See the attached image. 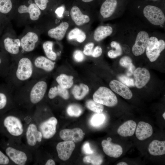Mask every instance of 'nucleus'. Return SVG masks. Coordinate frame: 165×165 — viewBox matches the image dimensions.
<instances>
[{
  "label": "nucleus",
  "instance_id": "44",
  "mask_svg": "<svg viewBox=\"0 0 165 165\" xmlns=\"http://www.w3.org/2000/svg\"><path fill=\"white\" fill-rule=\"evenodd\" d=\"M7 103V99L6 95L3 93H0V109L4 108Z\"/></svg>",
  "mask_w": 165,
  "mask_h": 165
},
{
  "label": "nucleus",
  "instance_id": "34",
  "mask_svg": "<svg viewBox=\"0 0 165 165\" xmlns=\"http://www.w3.org/2000/svg\"><path fill=\"white\" fill-rule=\"evenodd\" d=\"M90 155L84 157L83 159L85 163H90L92 165H100L103 162L102 157L98 154H90Z\"/></svg>",
  "mask_w": 165,
  "mask_h": 165
},
{
  "label": "nucleus",
  "instance_id": "2",
  "mask_svg": "<svg viewBox=\"0 0 165 165\" xmlns=\"http://www.w3.org/2000/svg\"><path fill=\"white\" fill-rule=\"evenodd\" d=\"M165 48V42L163 40H158L156 37L151 36L149 38L146 49V56L151 62H154L157 59Z\"/></svg>",
  "mask_w": 165,
  "mask_h": 165
},
{
  "label": "nucleus",
  "instance_id": "36",
  "mask_svg": "<svg viewBox=\"0 0 165 165\" xmlns=\"http://www.w3.org/2000/svg\"><path fill=\"white\" fill-rule=\"evenodd\" d=\"M105 119L104 115L101 113L94 114L92 116L90 122L91 125L94 127L98 126L101 124Z\"/></svg>",
  "mask_w": 165,
  "mask_h": 165
},
{
  "label": "nucleus",
  "instance_id": "1",
  "mask_svg": "<svg viewBox=\"0 0 165 165\" xmlns=\"http://www.w3.org/2000/svg\"><path fill=\"white\" fill-rule=\"evenodd\" d=\"M93 99L96 102L110 107L114 106L118 103L115 94L109 88L104 86L100 87L95 92Z\"/></svg>",
  "mask_w": 165,
  "mask_h": 165
},
{
  "label": "nucleus",
  "instance_id": "24",
  "mask_svg": "<svg viewBox=\"0 0 165 165\" xmlns=\"http://www.w3.org/2000/svg\"><path fill=\"white\" fill-rule=\"evenodd\" d=\"M113 29L109 26H100L95 30L94 38L96 41H100L112 33Z\"/></svg>",
  "mask_w": 165,
  "mask_h": 165
},
{
  "label": "nucleus",
  "instance_id": "18",
  "mask_svg": "<svg viewBox=\"0 0 165 165\" xmlns=\"http://www.w3.org/2000/svg\"><path fill=\"white\" fill-rule=\"evenodd\" d=\"M69 27V24L65 22H62L57 26L49 30L48 36L51 38L61 40L64 37Z\"/></svg>",
  "mask_w": 165,
  "mask_h": 165
},
{
  "label": "nucleus",
  "instance_id": "12",
  "mask_svg": "<svg viewBox=\"0 0 165 165\" xmlns=\"http://www.w3.org/2000/svg\"><path fill=\"white\" fill-rule=\"evenodd\" d=\"M109 86L112 90L124 99L129 100L133 97L132 93L129 87L119 81L112 80L109 83Z\"/></svg>",
  "mask_w": 165,
  "mask_h": 165
},
{
  "label": "nucleus",
  "instance_id": "31",
  "mask_svg": "<svg viewBox=\"0 0 165 165\" xmlns=\"http://www.w3.org/2000/svg\"><path fill=\"white\" fill-rule=\"evenodd\" d=\"M53 43L51 41H46L43 44L42 47L46 57L54 61L57 58V54L53 50Z\"/></svg>",
  "mask_w": 165,
  "mask_h": 165
},
{
  "label": "nucleus",
  "instance_id": "4",
  "mask_svg": "<svg viewBox=\"0 0 165 165\" xmlns=\"http://www.w3.org/2000/svg\"><path fill=\"white\" fill-rule=\"evenodd\" d=\"M4 127L11 135L18 136L23 133L24 129L20 120L17 117L12 116L6 117L3 121Z\"/></svg>",
  "mask_w": 165,
  "mask_h": 165
},
{
  "label": "nucleus",
  "instance_id": "3",
  "mask_svg": "<svg viewBox=\"0 0 165 165\" xmlns=\"http://www.w3.org/2000/svg\"><path fill=\"white\" fill-rule=\"evenodd\" d=\"M143 14L153 25H161L165 22V15L162 10L157 6L152 5L145 6L143 10Z\"/></svg>",
  "mask_w": 165,
  "mask_h": 165
},
{
  "label": "nucleus",
  "instance_id": "26",
  "mask_svg": "<svg viewBox=\"0 0 165 165\" xmlns=\"http://www.w3.org/2000/svg\"><path fill=\"white\" fill-rule=\"evenodd\" d=\"M35 66L47 72H50L54 68L55 63L49 59L42 56L37 57L34 61Z\"/></svg>",
  "mask_w": 165,
  "mask_h": 165
},
{
  "label": "nucleus",
  "instance_id": "49",
  "mask_svg": "<svg viewBox=\"0 0 165 165\" xmlns=\"http://www.w3.org/2000/svg\"><path fill=\"white\" fill-rule=\"evenodd\" d=\"M117 165H127L128 164L125 162H121L118 163Z\"/></svg>",
  "mask_w": 165,
  "mask_h": 165
},
{
  "label": "nucleus",
  "instance_id": "38",
  "mask_svg": "<svg viewBox=\"0 0 165 165\" xmlns=\"http://www.w3.org/2000/svg\"><path fill=\"white\" fill-rule=\"evenodd\" d=\"M119 63L121 66L127 69L133 65L131 59L128 56L122 57L119 60Z\"/></svg>",
  "mask_w": 165,
  "mask_h": 165
},
{
  "label": "nucleus",
  "instance_id": "40",
  "mask_svg": "<svg viewBox=\"0 0 165 165\" xmlns=\"http://www.w3.org/2000/svg\"><path fill=\"white\" fill-rule=\"evenodd\" d=\"M94 44L92 42L89 43L84 46L83 53L88 56H91Z\"/></svg>",
  "mask_w": 165,
  "mask_h": 165
},
{
  "label": "nucleus",
  "instance_id": "33",
  "mask_svg": "<svg viewBox=\"0 0 165 165\" xmlns=\"http://www.w3.org/2000/svg\"><path fill=\"white\" fill-rule=\"evenodd\" d=\"M67 112L68 115L70 116L78 117L82 114L83 109L79 105L72 104L68 107Z\"/></svg>",
  "mask_w": 165,
  "mask_h": 165
},
{
  "label": "nucleus",
  "instance_id": "52",
  "mask_svg": "<svg viewBox=\"0 0 165 165\" xmlns=\"http://www.w3.org/2000/svg\"><path fill=\"white\" fill-rule=\"evenodd\" d=\"M162 116L164 118V119H165V112H164Z\"/></svg>",
  "mask_w": 165,
  "mask_h": 165
},
{
  "label": "nucleus",
  "instance_id": "25",
  "mask_svg": "<svg viewBox=\"0 0 165 165\" xmlns=\"http://www.w3.org/2000/svg\"><path fill=\"white\" fill-rule=\"evenodd\" d=\"M4 43L5 49L9 53L16 54L19 52L21 44L19 39H13L7 37L4 39Z\"/></svg>",
  "mask_w": 165,
  "mask_h": 165
},
{
  "label": "nucleus",
  "instance_id": "50",
  "mask_svg": "<svg viewBox=\"0 0 165 165\" xmlns=\"http://www.w3.org/2000/svg\"><path fill=\"white\" fill-rule=\"evenodd\" d=\"M82 1L84 2H91L93 0H82Z\"/></svg>",
  "mask_w": 165,
  "mask_h": 165
},
{
  "label": "nucleus",
  "instance_id": "37",
  "mask_svg": "<svg viewBox=\"0 0 165 165\" xmlns=\"http://www.w3.org/2000/svg\"><path fill=\"white\" fill-rule=\"evenodd\" d=\"M12 4L11 0H0V12L7 13L12 9Z\"/></svg>",
  "mask_w": 165,
  "mask_h": 165
},
{
  "label": "nucleus",
  "instance_id": "29",
  "mask_svg": "<svg viewBox=\"0 0 165 165\" xmlns=\"http://www.w3.org/2000/svg\"><path fill=\"white\" fill-rule=\"evenodd\" d=\"M85 33L78 28H75L69 32L68 38L69 40L75 39L78 42L81 43L86 39Z\"/></svg>",
  "mask_w": 165,
  "mask_h": 165
},
{
  "label": "nucleus",
  "instance_id": "43",
  "mask_svg": "<svg viewBox=\"0 0 165 165\" xmlns=\"http://www.w3.org/2000/svg\"><path fill=\"white\" fill-rule=\"evenodd\" d=\"M82 151L84 153L87 155H90L94 153V151L91 148L90 143L86 142L83 145Z\"/></svg>",
  "mask_w": 165,
  "mask_h": 165
},
{
  "label": "nucleus",
  "instance_id": "5",
  "mask_svg": "<svg viewBox=\"0 0 165 165\" xmlns=\"http://www.w3.org/2000/svg\"><path fill=\"white\" fill-rule=\"evenodd\" d=\"M33 72V66L31 61L24 57L19 61L16 72V76L20 80L24 81L29 79Z\"/></svg>",
  "mask_w": 165,
  "mask_h": 165
},
{
  "label": "nucleus",
  "instance_id": "45",
  "mask_svg": "<svg viewBox=\"0 0 165 165\" xmlns=\"http://www.w3.org/2000/svg\"><path fill=\"white\" fill-rule=\"evenodd\" d=\"M102 53L101 48L99 46H97L93 50L91 56L94 57H97L101 55Z\"/></svg>",
  "mask_w": 165,
  "mask_h": 165
},
{
  "label": "nucleus",
  "instance_id": "23",
  "mask_svg": "<svg viewBox=\"0 0 165 165\" xmlns=\"http://www.w3.org/2000/svg\"><path fill=\"white\" fill-rule=\"evenodd\" d=\"M148 150L150 154L154 156H159L165 154V141L157 140L152 141L150 144Z\"/></svg>",
  "mask_w": 165,
  "mask_h": 165
},
{
  "label": "nucleus",
  "instance_id": "10",
  "mask_svg": "<svg viewBox=\"0 0 165 165\" xmlns=\"http://www.w3.org/2000/svg\"><path fill=\"white\" fill-rule=\"evenodd\" d=\"M47 88L46 82L43 81L36 83L32 88L30 93V100L34 104L38 103L43 98Z\"/></svg>",
  "mask_w": 165,
  "mask_h": 165
},
{
  "label": "nucleus",
  "instance_id": "42",
  "mask_svg": "<svg viewBox=\"0 0 165 165\" xmlns=\"http://www.w3.org/2000/svg\"><path fill=\"white\" fill-rule=\"evenodd\" d=\"M35 4L42 10L45 9L46 7L48 0H35Z\"/></svg>",
  "mask_w": 165,
  "mask_h": 165
},
{
  "label": "nucleus",
  "instance_id": "17",
  "mask_svg": "<svg viewBox=\"0 0 165 165\" xmlns=\"http://www.w3.org/2000/svg\"><path fill=\"white\" fill-rule=\"evenodd\" d=\"M135 132L137 138L140 140H144L150 137L152 134L153 129L149 124L140 121L138 124Z\"/></svg>",
  "mask_w": 165,
  "mask_h": 165
},
{
  "label": "nucleus",
  "instance_id": "39",
  "mask_svg": "<svg viewBox=\"0 0 165 165\" xmlns=\"http://www.w3.org/2000/svg\"><path fill=\"white\" fill-rule=\"evenodd\" d=\"M119 79L122 83L127 86H135L134 82V79L124 75L119 76Z\"/></svg>",
  "mask_w": 165,
  "mask_h": 165
},
{
  "label": "nucleus",
  "instance_id": "8",
  "mask_svg": "<svg viewBox=\"0 0 165 165\" xmlns=\"http://www.w3.org/2000/svg\"><path fill=\"white\" fill-rule=\"evenodd\" d=\"M84 134L82 130L79 128L63 129L59 133L60 138L64 141H72L74 143L81 141L83 138Z\"/></svg>",
  "mask_w": 165,
  "mask_h": 165
},
{
  "label": "nucleus",
  "instance_id": "15",
  "mask_svg": "<svg viewBox=\"0 0 165 165\" xmlns=\"http://www.w3.org/2000/svg\"><path fill=\"white\" fill-rule=\"evenodd\" d=\"M6 153L9 158L17 165H25L27 160V156L24 152L13 148L9 147L6 148Z\"/></svg>",
  "mask_w": 165,
  "mask_h": 165
},
{
  "label": "nucleus",
  "instance_id": "48",
  "mask_svg": "<svg viewBox=\"0 0 165 165\" xmlns=\"http://www.w3.org/2000/svg\"><path fill=\"white\" fill-rule=\"evenodd\" d=\"M45 165H55V161L52 159H50L48 160Z\"/></svg>",
  "mask_w": 165,
  "mask_h": 165
},
{
  "label": "nucleus",
  "instance_id": "13",
  "mask_svg": "<svg viewBox=\"0 0 165 165\" xmlns=\"http://www.w3.org/2000/svg\"><path fill=\"white\" fill-rule=\"evenodd\" d=\"M101 145L104 152L109 156L117 158L122 154L123 148L120 145L117 144L104 140L101 142Z\"/></svg>",
  "mask_w": 165,
  "mask_h": 165
},
{
  "label": "nucleus",
  "instance_id": "32",
  "mask_svg": "<svg viewBox=\"0 0 165 165\" xmlns=\"http://www.w3.org/2000/svg\"><path fill=\"white\" fill-rule=\"evenodd\" d=\"M111 47L115 50H111L108 52V56L111 58L117 57L122 55V49L120 44L116 41H112L110 43Z\"/></svg>",
  "mask_w": 165,
  "mask_h": 165
},
{
  "label": "nucleus",
  "instance_id": "20",
  "mask_svg": "<svg viewBox=\"0 0 165 165\" xmlns=\"http://www.w3.org/2000/svg\"><path fill=\"white\" fill-rule=\"evenodd\" d=\"M70 14L72 19L78 26L88 23L90 20L89 17L83 14L79 9L76 6H74L72 8Z\"/></svg>",
  "mask_w": 165,
  "mask_h": 165
},
{
  "label": "nucleus",
  "instance_id": "11",
  "mask_svg": "<svg viewBox=\"0 0 165 165\" xmlns=\"http://www.w3.org/2000/svg\"><path fill=\"white\" fill-rule=\"evenodd\" d=\"M133 75L135 79V86L139 89L145 86L150 78L149 72L145 68H137L134 70Z\"/></svg>",
  "mask_w": 165,
  "mask_h": 165
},
{
  "label": "nucleus",
  "instance_id": "54",
  "mask_svg": "<svg viewBox=\"0 0 165 165\" xmlns=\"http://www.w3.org/2000/svg\"><path fill=\"white\" fill-rule=\"evenodd\" d=\"M154 0V1H156V0Z\"/></svg>",
  "mask_w": 165,
  "mask_h": 165
},
{
  "label": "nucleus",
  "instance_id": "22",
  "mask_svg": "<svg viewBox=\"0 0 165 165\" xmlns=\"http://www.w3.org/2000/svg\"><path fill=\"white\" fill-rule=\"evenodd\" d=\"M117 5V0H106L101 6V14L104 18L109 17L115 12Z\"/></svg>",
  "mask_w": 165,
  "mask_h": 165
},
{
  "label": "nucleus",
  "instance_id": "30",
  "mask_svg": "<svg viewBox=\"0 0 165 165\" xmlns=\"http://www.w3.org/2000/svg\"><path fill=\"white\" fill-rule=\"evenodd\" d=\"M73 77L68 76L65 74H61L57 76L56 80L62 87L65 89L71 88L73 84Z\"/></svg>",
  "mask_w": 165,
  "mask_h": 165
},
{
  "label": "nucleus",
  "instance_id": "9",
  "mask_svg": "<svg viewBox=\"0 0 165 165\" xmlns=\"http://www.w3.org/2000/svg\"><path fill=\"white\" fill-rule=\"evenodd\" d=\"M75 148L74 142L64 141L59 142L56 146L59 158L63 161H66L70 157Z\"/></svg>",
  "mask_w": 165,
  "mask_h": 165
},
{
  "label": "nucleus",
  "instance_id": "46",
  "mask_svg": "<svg viewBox=\"0 0 165 165\" xmlns=\"http://www.w3.org/2000/svg\"><path fill=\"white\" fill-rule=\"evenodd\" d=\"M9 163L8 157L0 150V164L6 165Z\"/></svg>",
  "mask_w": 165,
  "mask_h": 165
},
{
  "label": "nucleus",
  "instance_id": "47",
  "mask_svg": "<svg viewBox=\"0 0 165 165\" xmlns=\"http://www.w3.org/2000/svg\"><path fill=\"white\" fill-rule=\"evenodd\" d=\"M64 11V8L63 6H61L57 8L55 11V13L59 17H61Z\"/></svg>",
  "mask_w": 165,
  "mask_h": 165
},
{
  "label": "nucleus",
  "instance_id": "14",
  "mask_svg": "<svg viewBox=\"0 0 165 165\" xmlns=\"http://www.w3.org/2000/svg\"><path fill=\"white\" fill-rule=\"evenodd\" d=\"M26 137L28 144L30 146H33L37 142H40L42 141V136L40 131L38 130L36 125L31 123L27 129Z\"/></svg>",
  "mask_w": 165,
  "mask_h": 165
},
{
  "label": "nucleus",
  "instance_id": "27",
  "mask_svg": "<svg viewBox=\"0 0 165 165\" xmlns=\"http://www.w3.org/2000/svg\"><path fill=\"white\" fill-rule=\"evenodd\" d=\"M57 96H59L65 100L68 99L69 97V94L67 89L59 85L51 88L48 93V97L51 99L54 98Z\"/></svg>",
  "mask_w": 165,
  "mask_h": 165
},
{
  "label": "nucleus",
  "instance_id": "28",
  "mask_svg": "<svg viewBox=\"0 0 165 165\" xmlns=\"http://www.w3.org/2000/svg\"><path fill=\"white\" fill-rule=\"evenodd\" d=\"M89 91L88 86L83 83L75 86L72 90V94L74 98L78 100H81L87 94Z\"/></svg>",
  "mask_w": 165,
  "mask_h": 165
},
{
  "label": "nucleus",
  "instance_id": "51",
  "mask_svg": "<svg viewBox=\"0 0 165 165\" xmlns=\"http://www.w3.org/2000/svg\"><path fill=\"white\" fill-rule=\"evenodd\" d=\"M112 140V138L110 137H108L107 138V140L108 141H111Z\"/></svg>",
  "mask_w": 165,
  "mask_h": 165
},
{
  "label": "nucleus",
  "instance_id": "19",
  "mask_svg": "<svg viewBox=\"0 0 165 165\" xmlns=\"http://www.w3.org/2000/svg\"><path fill=\"white\" fill-rule=\"evenodd\" d=\"M137 127L135 122L128 120L120 126L117 129V133L123 137L131 136L134 134Z\"/></svg>",
  "mask_w": 165,
  "mask_h": 165
},
{
  "label": "nucleus",
  "instance_id": "21",
  "mask_svg": "<svg viewBox=\"0 0 165 165\" xmlns=\"http://www.w3.org/2000/svg\"><path fill=\"white\" fill-rule=\"evenodd\" d=\"M20 13H28L30 18L32 20H36L39 18L41 12L40 9L35 3L30 4L28 7L24 5L20 6L18 8Z\"/></svg>",
  "mask_w": 165,
  "mask_h": 165
},
{
  "label": "nucleus",
  "instance_id": "35",
  "mask_svg": "<svg viewBox=\"0 0 165 165\" xmlns=\"http://www.w3.org/2000/svg\"><path fill=\"white\" fill-rule=\"evenodd\" d=\"M86 106L90 110L97 113H101L104 110L103 105L94 100H89L86 102Z\"/></svg>",
  "mask_w": 165,
  "mask_h": 165
},
{
  "label": "nucleus",
  "instance_id": "7",
  "mask_svg": "<svg viewBox=\"0 0 165 165\" xmlns=\"http://www.w3.org/2000/svg\"><path fill=\"white\" fill-rule=\"evenodd\" d=\"M57 120L54 117L42 122L39 127L42 137L46 139L52 138L56 133Z\"/></svg>",
  "mask_w": 165,
  "mask_h": 165
},
{
  "label": "nucleus",
  "instance_id": "53",
  "mask_svg": "<svg viewBox=\"0 0 165 165\" xmlns=\"http://www.w3.org/2000/svg\"><path fill=\"white\" fill-rule=\"evenodd\" d=\"M1 62H2V61H1V60L0 58V64L1 63Z\"/></svg>",
  "mask_w": 165,
  "mask_h": 165
},
{
  "label": "nucleus",
  "instance_id": "16",
  "mask_svg": "<svg viewBox=\"0 0 165 165\" xmlns=\"http://www.w3.org/2000/svg\"><path fill=\"white\" fill-rule=\"evenodd\" d=\"M38 40V36L35 33L29 32L21 39V46L24 51L30 52L34 50Z\"/></svg>",
  "mask_w": 165,
  "mask_h": 165
},
{
  "label": "nucleus",
  "instance_id": "41",
  "mask_svg": "<svg viewBox=\"0 0 165 165\" xmlns=\"http://www.w3.org/2000/svg\"><path fill=\"white\" fill-rule=\"evenodd\" d=\"M73 57L74 60L77 62L82 61L84 57L82 52L80 50H76L74 53Z\"/></svg>",
  "mask_w": 165,
  "mask_h": 165
},
{
  "label": "nucleus",
  "instance_id": "6",
  "mask_svg": "<svg viewBox=\"0 0 165 165\" xmlns=\"http://www.w3.org/2000/svg\"><path fill=\"white\" fill-rule=\"evenodd\" d=\"M149 38L148 34L145 31H141L138 33L132 49V53L134 55L140 56L144 53Z\"/></svg>",
  "mask_w": 165,
  "mask_h": 165
}]
</instances>
